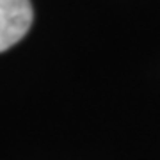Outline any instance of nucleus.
<instances>
[{
	"label": "nucleus",
	"instance_id": "nucleus-1",
	"mask_svg": "<svg viewBox=\"0 0 160 160\" xmlns=\"http://www.w3.org/2000/svg\"><path fill=\"white\" fill-rule=\"evenodd\" d=\"M30 0H0V52L9 50L32 25Z\"/></svg>",
	"mask_w": 160,
	"mask_h": 160
}]
</instances>
